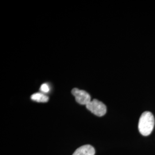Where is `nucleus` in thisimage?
Segmentation results:
<instances>
[{
    "mask_svg": "<svg viewBox=\"0 0 155 155\" xmlns=\"http://www.w3.org/2000/svg\"><path fill=\"white\" fill-rule=\"evenodd\" d=\"M155 126V118L150 111H145L140 116L139 122V132L144 136L150 135Z\"/></svg>",
    "mask_w": 155,
    "mask_h": 155,
    "instance_id": "1",
    "label": "nucleus"
},
{
    "mask_svg": "<svg viewBox=\"0 0 155 155\" xmlns=\"http://www.w3.org/2000/svg\"><path fill=\"white\" fill-rule=\"evenodd\" d=\"M86 108L97 116H104L106 113L105 105L96 99L91 101L86 105Z\"/></svg>",
    "mask_w": 155,
    "mask_h": 155,
    "instance_id": "2",
    "label": "nucleus"
},
{
    "mask_svg": "<svg viewBox=\"0 0 155 155\" xmlns=\"http://www.w3.org/2000/svg\"><path fill=\"white\" fill-rule=\"evenodd\" d=\"M72 94L76 101L81 105L86 106L91 101L90 94L84 90L75 88L72 89Z\"/></svg>",
    "mask_w": 155,
    "mask_h": 155,
    "instance_id": "3",
    "label": "nucleus"
},
{
    "mask_svg": "<svg viewBox=\"0 0 155 155\" xmlns=\"http://www.w3.org/2000/svg\"><path fill=\"white\" fill-rule=\"evenodd\" d=\"M95 150L93 147L90 145H84L74 152L72 155H94Z\"/></svg>",
    "mask_w": 155,
    "mask_h": 155,
    "instance_id": "4",
    "label": "nucleus"
},
{
    "mask_svg": "<svg viewBox=\"0 0 155 155\" xmlns=\"http://www.w3.org/2000/svg\"><path fill=\"white\" fill-rule=\"evenodd\" d=\"M31 98L34 101L41 103L47 102L49 100V98L46 95L41 93H37L32 94L31 97Z\"/></svg>",
    "mask_w": 155,
    "mask_h": 155,
    "instance_id": "5",
    "label": "nucleus"
},
{
    "mask_svg": "<svg viewBox=\"0 0 155 155\" xmlns=\"http://www.w3.org/2000/svg\"><path fill=\"white\" fill-rule=\"evenodd\" d=\"M40 90L43 94L48 93L50 90V86L47 83H43L41 84Z\"/></svg>",
    "mask_w": 155,
    "mask_h": 155,
    "instance_id": "6",
    "label": "nucleus"
}]
</instances>
